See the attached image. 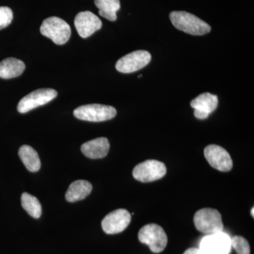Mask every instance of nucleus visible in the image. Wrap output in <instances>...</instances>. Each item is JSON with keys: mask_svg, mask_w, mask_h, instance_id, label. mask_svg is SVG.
Returning <instances> with one entry per match:
<instances>
[{"mask_svg": "<svg viewBox=\"0 0 254 254\" xmlns=\"http://www.w3.org/2000/svg\"><path fill=\"white\" fill-rule=\"evenodd\" d=\"M41 34L52 40L55 44H65L71 36V28L63 19L52 16L45 19L40 28Z\"/></svg>", "mask_w": 254, "mask_h": 254, "instance_id": "7ed1b4c3", "label": "nucleus"}, {"mask_svg": "<svg viewBox=\"0 0 254 254\" xmlns=\"http://www.w3.org/2000/svg\"><path fill=\"white\" fill-rule=\"evenodd\" d=\"M82 153L87 158L91 159L103 158L108 155L110 150V142L105 137L95 138L81 145Z\"/></svg>", "mask_w": 254, "mask_h": 254, "instance_id": "4468645a", "label": "nucleus"}, {"mask_svg": "<svg viewBox=\"0 0 254 254\" xmlns=\"http://www.w3.org/2000/svg\"><path fill=\"white\" fill-rule=\"evenodd\" d=\"M254 208H252V212H251V213L252 214V217H253V218H254Z\"/></svg>", "mask_w": 254, "mask_h": 254, "instance_id": "5701e85b", "label": "nucleus"}, {"mask_svg": "<svg viewBox=\"0 0 254 254\" xmlns=\"http://www.w3.org/2000/svg\"><path fill=\"white\" fill-rule=\"evenodd\" d=\"M74 25L78 35L86 38L101 28L102 21L91 11H81L75 17Z\"/></svg>", "mask_w": 254, "mask_h": 254, "instance_id": "f8f14e48", "label": "nucleus"}, {"mask_svg": "<svg viewBox=\"0 0 254 254\" xmlns=\"http://www.w3.org/2000/svg\"><path fill=\"white\" fill-rule=\"evenodd\" d=\"M151 55L145 50H136L118 60L116 68L120 72L130 73L145 67L150 63Z\"/></svg>", "mask_w": 254, "mask_h": 254, "instance_id": "6e6552de", "label": "nucleus"}, {"mask_svg": "<svg viewBox=\"0 0 254 254\" xmlns=\"http://www.w3.org/2000/svg\"><path fill=\"white\" fill-rule=\"evenodd\" d=\"M167 173L165 164L156 160H148L138 164L133 170V176L138 181L151 182L163 178Z\"/></svg>", "mask_w": 254, "mask_h": 254, "instance_id": "423d86ee", "label": "nucleus"}, {"mask_svg": "<svg viewBox=\"0 0 254 254\" xmlns=\"http://www.w3.org/2000/svg\"><path fill=\"white\" fill-rule=\"evenodd\" d=\"M95 4L99 9V14L110 21H116L117 12L120 9V0H95Z\"/></svg>", "mask_w": 254, "mask_h": 254, "instance_id": "a211bd4d", "label": "nucleus"}, {"mask_svg": "<svg viewBox=\"0 0 254 254\" xmlns=\"http://www.w3.org/2000/svg\"><path fill=\"white\" fill-rule=\"evenodd\" d=\"M184 254H202L199 249L190 248L187 250Z\"/></svg>", "mask_w": 254, "mask_h": 254, "instance_id": "4be33fe9", "label": "nucleus"}, {"mask_svg": "<svg viewBox=\"0 0 254 254\" xmlns=\"http://www.w3.org/2000/svg\"><path fill=\"white\" fill-rule=\"evenodd\" d=\"M93 187L86 180H77L70 185L65 194V198L70 203L84 199L91 193Z\"/></svg>", "mask_w": 254, "mask_h": 254, "instance_id": "2eb2a0df", "label": "nucleus"}, {"mask_svg": "<svg viewBox=\"0 0 254 254\" xmlns=\"http://www.w3.org/2000/svg\"><path fill=\"white\" fill-rule=\"evenodd\" d=\"M202 254H229L231 250V239L223 232L208 235L200 244Z\"/></svg>", "mask_w": 254, "mask_h": 254, "instance_id": "1a4fd4ad", "label": "nucleus"}, {"mask_svg": "<svg viewBox=\"0 0 254 254\" xmlns=\"http://www.w3.org/2000/svg\"><path fill=\"white\" fill-rule=\"evenodd\" d=\"M231 247L237 254H250V246L248 241L243 237L235 236L231 239Z\"/></svg>", "mask_w": 254, "mask_h": 254, "instance_id": "aec40b11", "label": "nucleus"}, {"mask_svg": "<svg viewBox=\"0 0 254 254\" xmlns=\"http://www.w3.org/2000/svg\"><path fill=\"white\" fill-rule=\"evenodd\" d=\"M218 105V97L210 93H202L190 102V106L195 110L194 116L198 120L208 118Z\"/></svg>", "mask_w": 254, "mask_h": 254, "instance_id": "ddd939ff", "label": "nucleus"}, {"mask_svg": "<svg viewBox=\"0 0 254 254\" xmlns=\"http://www.w3.org/2000/svg\"><path fill=\"white\" fill-rule=\"evenodd\" d=\"M18 155L28 171L36 173L41 168V163L39 155L30 145H22L18 150Z\"/></svg>", "mask_w": 254, "mask_h": 254, "instance_id": "f3484780", "label": "nucleus"}, {"mask_svg": "<svg viewBox=\"0 0 254 254\" xmlns=\"http://www.w3.org/2000/svg\"><path fill=\"white\" fill-rule=\"evenodd\" d=\"M170 18L177 29L193 36H203L211 30L208 23L186 11H173L170 13Z\"/></svg>", "mask_w": 254, "mask_h": 254, "instance_id": "f257e3e1", "label": "nucleus"}, {"mask_svg": "<svg viewBox=\"0 0 254 254\" xmlns=\"http://www.w3.org/2000/svg\"><path fill=\"white\" fill-rule=\"evenodd\" d=\"M193 222L198 231L207 235L220 233L224 230L221 214L216 209H200L195 213Z\"/></svg>", "mask_w": 254, "mask_h": 254, "instance_id": "f03ea898", "label": "nucleus"}, {"mask_svg": "<svg viewBox=\"0 0 254 254\" xmlns=\"http://www.w3.org/2000/svg\"><path fill=\"white\" fill-rule=\"evenodd\" d=\"M116 115L117 110L113 107L100 104L82 105L73 111V115L78 120L94 123L108 121Z\"/></svg>", "mask_w": 254, "mask_h": 254, "instance_id": "39448f33", "label": "nucleus"}, {"mask_svg": "<svg viewBox=\"0 0 254 254\" xmlns=\"http://www.w3.org/2000/svg\"><path fill=\"white\" fill-rule=\"evenodd\" d=\"M204 155L210 166L219 171H230L233 167L231 156L220 145L212 144L205 147Z\"/></svg>", "mask_w": 254, "mask_h": 254, "instance_id": "9b49d317", "label": "nucleus"}, {"mask_svg": "<svg viewBox=\"0 0 254 254\" xmlns=\"http://www.w3.org/2000/svg\"><path fill=\"white\" fill-rule=\"evenodd\" d=\"M138 240L149 247L152 252L160 253L168 245V236L163 227L156 224H148L138 232Z\"/></svg>", "mask_w": 254, "mask_h": 254, "instance_id": "20e7f679", "label": "nucleus"}, {"mask_svg": "<svg viewBox=\"0 0 254 254\" xmlns=\"http://www.w3.org/2000/svg\"><path fill=\"white\" fill-rule=\"evenodd\" d=\"M58 92L52 88H41L32 92L20 100L18 113H26L31 110L50 103L56 98Z\"/></svg>", "mask_w": 254, "mask_h": 254, "instance_id": "0eeeda50", "label": "nucleus"}, {"mask_svg": "<svg viewBox=\"0 0 254 254\" xmlns=\"http://www.w3.org/2000/svg\"><path fill=\"white\" fill-rule=\"evenodd\" d=\"M13 20V12L7 6H0V30L9 26Z\"/></svg>", "mask_w": 254, "mask_h": 254, "instance_id": "412c9836", "label": "nucleus"}, {"mask_svg": "<svg viewBox=\"0 0 254 254\" xmlns=\"http://www.w3.org/2000/svg\"><path fill=\"white\" fill-rule=\"evenodd\" d=\"M21 205L23 208L31 217L34 218H39L41 216L42 206L41 203L36 197L33 196L30 193H23L21 195Z\"/></svg>", "mask_w": 254, "mask_h": 254, "instance_id": "6ab92c4d", "label": "nucleus"}, {"mask_svg": "<svg viewBox=\"0 0 254 254\" xmlns=\"http://www.w3.org/2000/svg\"><path fill=\"white\" fill-rule=\"evenodd\" d=\"M131 215L126 209L114 210L102 221V228L108 235H115L126 230L131 222Z\"/></svg>", "mask_w": 254, "mask_h": 254, "instance_id": "9d476101", "label": "nucleus"}, {"mask_svg": "<svg viewBox=\"0 0 254 254\" xmlns=\"http://www.w3.org/2000/svg\"><path fill=\"white\" fill-rule=\"evenodd\" d=\"M26 66L21 60L14 58H6L0 63V78L9 79L22 74Z\"/></svg>", "mask_w": 254, "mask_h": 254, "instance_id": "dca6fc26", "label": "nucleus"}]
</instances>
